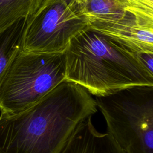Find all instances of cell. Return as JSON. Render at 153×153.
Instances as JSON below:
<instances>
[{"label":"cell","instance_id":"7","mask_svg":"<svg viewBox=\"0 0 153 153\" xmlns=\"http://www.w3.org/2000/svg\"><path fill=\"white\" fill-rule=\"evenodd\" d=\"M59 153H125L108 132L94 127L91 117L80 123Z\"/></svg>","mask_w":153,"mask_h":153},{"label":"cell","instance_id":"10","mask_svg":"<svg viewBox=\"0 0 153 153\" xmlns=\"http://www.w3.org/2000/svg\"><path fill=\"white\" fill-rule=\"evenodd\" d=\"M77 2H78L79 4H81V3H82V2H83L84 1H85V0H76Z\"/></svg>","mask_w":153,"mask_h":153},{"label":"cell","instance_id":"4","mask_svg":"<svg viewBox=\"0 0 153 153\" xmlns=\"http://www.w3.org/2000/svg\"><path fill=\"white\" fill-rule=\"evenodd\" d=\"M65 53L20 51L0 83V112L11 114L36 103L65 79Z\"/></svg>","mask_w":153,"mask_h":153},{"label":"cell","instance_id":"3","mask_svg":"<svg viewBox=\"0 0 153 153\" xmlns=\"http://www.w3.org/2000/svg\"><path fill=\"white\" fill-rule=\"evenodd\" d=\"M108 133L125 153H153V85L96 96Z\"/></svg>","mask_w":153,"mask_h":153},{"label":"cell","instance_id":"1","mask_svg":"<svg viewBox=\"0 0 153 153\" xmlns=\"http://www.w3.org/2000/svg\"><path fill=\"white\" fill-rule=\"evenodd\" d=\"M97 111L82 86L65 79L32 106L0 115V153H59L78 126Z\"/></svg>","mask_w":153,"mask_h":153},{"label":"cell","instance_id":"5","mask_svg":"<svg viewBox=\"0 0 153 153\" xmlns=\"http://www.w3.org/2000/svg\"><path fill=\"white\" fill-rule=\"evenodd\" d=\"M88 27V19L76 0H41L26 19L20 50L63 53L70 41Z\"/></svg>","mask_w":153,"mask_h":153},{"label":"cell","instance_id":"9","mask_svg":"<svg viewBox=\"0 0 153 153\" xmlns=\"http://www.w3.org/2000/svg\"><path fill=\"white\" fill-rule=\"evenodd\" d=\"M41 0H0V32L22 18H27Z\"/></svg>","mask_w":153,"mask_h":153},{"label":"cell","instance_id":"8","mask_svg":"<svg viewBox=\"0 0 153 153\" xmlns=\"http://www.w3.org/2000/svg\"><path fill=\"white\" fill-rule=\"evenodd\" d=\"M26 18H22L0 32V83L12 60L21 48Z\"/></svg>","mask_w":153,"mask_h":153},{"label":"cell","instance_id":"6","mask_svg":"<svg viewBox=\"0 0 153 153\" xmlns=\"http://www.w3.org/2000/svg\"><path fill=\"white\" fill-rule=\"evenodd\" d=\"M89 27L120 42L138 54H153V20L129 13L111 21H89Z\"/></svg>","mask_w":153,"mask_h":153},{"label":"cell","instance_id":"2","mask_svg":"<svg viewBox=\"0 0 153 153\" xmlns=\"http://www.w3.org/2000/svg\"><path fill=\"white\" fill-rule=\"evenodd\" d=\"M64 53L65 79L94 96L131 86L153 85V72L140 54L90 27L74 37Z\"/></svg>","mask_w":153,"mask_h":153}]
</instances>
